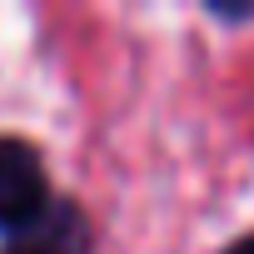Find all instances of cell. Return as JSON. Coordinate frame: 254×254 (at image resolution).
<instances>
[{
	"label": "cell",
	"mask_w": 254,
	"mask_h": 254,
	"mask_svg": "<svg viewBox=\"0 0 254 254\" xmlns=\"http://www.w3.org/2000/svg\"><path fill=\"white\" fill-rule=\"evenodd\" d=\"M0 254H70L55 234H45V224L40 229H30V234H20V239H10L5 249H0Z\"/></svg>",
	"instance_id": "cell-2"
},
{
	"label": "cell",
	"mask_w": 254,
	"mask_h": 254,
	"mask_svg": "<svg viewBox=\"0 0 254 254\" xmlns=\"http://www.w3.org/2000/svg\"><path fill=\"white\" fill-rule=\"evenodd\" d=\"M50 175L40 165V150L0 135V234H30L50 214Z\"/></svg>",
	"instance_id": "cell-1"
},
{
	"label": "cell",
	"mask_w": 254,
	"mask_h": 254,
	"mask_svg": "<svg viewBox=\"0 0 254 254\" xmlns=\"http://www.w3.org/2000/svg\"><path fill=\"white\" fill-rule=\"evenodd\" d=\"M224 254H254V229H249V234H239V239H234Z\"/></svg>",
	"instance_id": "cell-3"
}]
</instances>
